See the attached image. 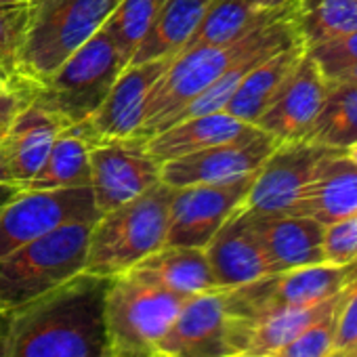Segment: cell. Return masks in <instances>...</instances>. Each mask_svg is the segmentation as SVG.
<instances>
[{
    "mask_svg": "<svg viewBox=\"0 0 357 357\" xmlns=\"http://www.w3.org/2000/svg\"><path fill=\"white\" fill-rule=\"evenodd\" d=\"M109 280L82 271L49 294L0 315V357H109Z\"/></svg>",
    "mask_w": 357,
    "mask_h": 357,
    "instance_id": "6da1fadb",
    "label": "cell"
},
{
    "mask_svg": "<svg viewBox=\"0 0 357 357\" xmlns=\"http://www.w3.org/2000/svg\"><path fill=\"white\" fill-rule=\"evenodd\" d=\"M294 7L296 3L280 15L257 26L236 43L202 47L176 55L149 91L143 122L135 137L147 141L160 130L168 128L196 97L213 86L242 57L265 49H282L301 40L294 22Z\"/></svg>",
    "mask_w": 357,
    "mask_h": 357,
    "instance_id": "7a4b0ae2",
    "label": "cell"
},
{
    "mask_svg": "<svg viewBox=\"0 0 357 357\" xmlns=\"http://www.w3.org/2000/svg\"><path fill=\"white\" fill-rule=\"evenodd\" d=\"M172 188L155 183L139 198L103 213L91 229L84 273L116 278L166 244Z\"/></svg>",
    "mask_w": 357,
    "mask_h": 357,
    "instance_id": "3957f363",
    "label": "cell"
},
{
    "mask_svg": "<svg viewBox=\"0 0 357 357\" xmlns=\"http://www.w3.org/2000/svg\"><path fill=\"white\" fill-rule=\"evenodd\" d=\"M93 223H70L0 259V315L49 294L84 271Z\"/></svg>",
    "mask_w": 357,
    "mask_h": 357,
    "instance_id": "277c9868",
    "label": "cell"
},
{
    "mask_svg": "<svg viewBox=\"0 0 357 357\" xmlns=\"http://www.w3.org/2000/svg\"><path fill=\"white\" fill-rule=\"evenodd\" d=\"M120 0H32L20 53L24 82H45L78 47L95 36Z\"/></svg>",
    "mask_w": 357,
    "mask_h": 357,
    "instance_id": "5b68a950",
    "label": "cell"
},
{
    "mask_svg": "<svg viewBox=\"0 0 357 357\" xmlns=\"http://www.w3.org/2000/svg\"><path fill=\"white\" fill-rule=\"evenodd\" d=\"M188 296L170 292L130 271L109 280L105 328L112 357H147L176 319Z\"/></svg>",
    "mask_w": 357,
    "mask_h": 357,
    "instance_id": "8992f818",
    "label": "cell"
},
{
    "mask_svg": "<svg viewBox=\"0 0 357 357\" xmlns=\"http://www.w3.org/2000/svg\"><path fill=\"white\" fill-rule=\"evenodd\" d=\"M126 66L101 28L45 82H28L30 99L59 114L70 124L89 120L101 107Z\"/></svg>",
    "mask_w": 357,
    "mask_h": 357,
    "instance_id": "52a82bcc",
    "label": "cell"
},
{
    "mask_svg": "<svg viewBox=\"0 0 357 357\" xmlns=\"http://www.w3.org/2000/svg\"><path fill=\"white\" fill-rule=\"evenodd\" d=\"M357 278V261L347 265L319 263L271 273L257 282L225 290L229 313L244 324L265 311L321 303L344 290Z\"/></svg>",
    "mask_w": 357,
    "mask_h": 357,
    "instance_id": "ba28073f",
    "label": "cell"
},
{
    "mask_svg": "<svg viewBox=\"0 0 357 357\" xmlns=\"http://www.w3.org/2000/svg\"><path fill=\"white\" fill-rule=\"evenodd\" d=\"M99 217L91 188L22 190L0 211V259L63 225Z\"/></svg>",
    "mask_w": 357,
    "mask_h": 357,
    "instance_id": "9c48e42d",
    "label": "cell"
},
{
    "mask_svg": "<svg viewBox=\"0 0 357 357\" xmlns=\"http://www.w3.org/2000/svg\"><path fill=\"white\" fill-rule=\"evenodd\" d=\"M255 174L227 183L172 188L166 246L204 248L223 223L242 206Z\"/></svg>",
    "mask_w": 357,
    "mask_h": 357,
    "instance_id": "30bf717a",
    "label": "cell"
},
{
    "mask_svg": "<svg viewBox=\"0 0 357 357\" xmlns=\"http://www.w3.org/2000/svg\"><path fill=\"white\" fill-rule=\"evenodd\" d=\"M278 145L280 141L275 137L257 126L234 141L164 162L160 181L170 188L236 181V178L255 174Z\"/></svg>",
    "mask_w": 357,
    "mask_h": 357,
    "instance_id": "8fae6325",
    "label": "cell"
},
{
    "mask_svg": "<svg viewBox=\"0 0 357 357\" xmlns=\"http://www.w3.org/2000/svg\"><path fill=\"white\" fill-rule=\"evenodd\" d=\"M162 164L145 149V141L109 139L91 151V192L99 215L126 204L155 183Z\"/></svg>",
    "mask_w": 357,
    "mask_h": 357,
    "instance_id": "7c38bea8",
    "label": "cell"
},
{
    "mask_svg": "<svg viewBox=\"0 0 357 357\" xmlns=\"http://www.w3.org/2000/svg\"><path fill=\"white\" fill-rule=\"evenodd\" d=\"M155 351L170 357H225L242 353L225 290L190 296Z\"/></svg>",
    "mask_w": 357,
    "mask_h": 357,
    "instance_id": "4fadbf2b",
    "label": "cell"
},
{
    "mask_svg": "<svg viewBox=\"0 0 357 357\" xmlns=\"http://www.w3.org/2000/svg\"><path fill=\"white\" fill-rule=\"evenodd\" d=\"M328 149L305 141L280 143L255 174L240 208L252 215H296L315 164Z\"/></svg>",
    "mask_w": 357,
    "mask_h": 357,
    "instance_id": "5bb4252c",
    "label": "cell"
},
{
    "mask_svg": "<svg viewBox=\"0 0 357 357\" xmlns=\"http://www.w3.org/2000/svg\"><path fill=\"white\" fill-rule=\"evenodd\" d=\"M328 93V80L305 51L298 66L280 86L269 107L259 118L257 126L280 143L301 141L305 130L319 114Z\"/></svg>",
    "mask_w": 357,
    "mask_h": 357,
    "instance_id": "9a60e30c",
    "label": "cell"
},
{
    "mask_svg": "<svg viewBox=\"0 0 357 357\" xmlns=\"http://www.w3.org/2000/svg\"><path fill=\"white\" fill-rule=\"evenodd\" d=\"M211 271L221 290L238 288L273 273V267L248 221L238 208L204 246Z\"/></svg>",
    "mask_w": 357,
    "mask_h": 357,
    "instance_id": "2e32d148",
    "label": "cell"
},
{
    "mask_svg": "<svg viewBox=\"0 0 357 357\" xmlns=\"http://www.w3.org/2000/svg\"><path fill=\"white\" fill-rule=\"evenodd\" d=\"M172 59L174 57H164L124 68L101 107L91 116V124L103 141L130 139L139 132L149 91L168 70Z\"/></svg>",
    "mask_w": 357,
    "mask_h": 357,
    "instance_id": "e0dca14e",
    "label": "cell"
},
{
    "mask_svg": "<svg viewBox=\"0 0 357 357\" xmlns=\"http://www.w3.org/2000/svg\"><path fill=\"white\" fill-rule=\"evenodd\" d=\"M70 122L66 118L32 99L20 109L5 137L0 139V153L11 170L15 185L24 188L30 178L36 176L57 135Z\"/></svg>",
    "mask_w": 357,
    "mask_h": 357,
    "instance_id": "ac0fdd59",
    "label": "cell"
},
{
    "mask_svg": "<svg viewBox=\"0 0 357 357\" xmlns=\"http://www.w3.org/2000/svg\"><path fill=\"white\" fill-rule=\"evenodd\" d=\"M246 215L273 273L326 263L324 225L315 219L305 215Z\"/></svg>",
    "mask_w": 357,
    "mask_h": 357,
    "instance_id": "d6986e66",
    "label": "cell"
},
{
    "mask_svg": "<svg viewBox=\"0 0 357 357\" xmlns=\"http://www.w3.org/2000/svg\"><path fill=\"white\" fill-rule=\"evenodd\" d=\"M296 215L332 225L357 215V166L344 149H328L315 164Z\"/></svg>",
    "mask_w": 357,
    "mask_h": 357,
    "instance_id": "ffe728a7",
    "label": "cell"
},
{
    "mask_svg": "<svg viewBox=\"0 0 357 357\" xmlns=\"http://www.w3.org/2000/svg\"><path fill=\"white\" fill-rule=\"evenodd\" d=\"M103 143L89 120L68 124L55 139L43 168L22 190L91 188V151Z\"/></svg>",
    "mask_w": 357,
    "mask_h": 357,
    "instance_id": "44dd1931",
    "label": "cell"
},
{
    "mask_svg": "<svg viewBox=\"0 0 357 357\" xmlns=\"http://www.w3.org/2000/svg\"><path fill=\"white\" fill-rule=\"evenodd\" d=\"M255 124L242 122L227 112H213L194 118L178 120L168 128L160 130L151 139L145 141V149L160 162H170L188 153H196L200 149L234 141L238 137L248 135Z\"/></svg>",
    "mask_w": 357,
    "mask_h": 357,
    "instance_id": "7402d4cb",
    "label": "cell"
},
{
    "mask_svg": "<svg viewBox=\"0 0 357 357\" xmlns=\"http://www.w3.org/2000/svg\"><path fill=\"white\" fill-rule=\"evenodd\" d=\"M130 273L188 298L202 292L221 290L215 282L204 248L164 244L139 261Z\"/></svg>",
    "mask_w": 357,
    "mask_h": 357,
    "instance_id": "603a6c76",
    "label": "cell"
},
{
    "mask_svg": "<svg viewBox=\"0 0 357 357\" xmlns=\"http://www.w3.org/2000/svg\"><path fill=\"white\" fill-rule=\"evenodd\" d=\"M305 51L307 49L303 40H296L280 49L278 53L269 55L267 59H263L259 66H255L246 74V78L242 80L234 97L227 101L223 112L236 116L242 122L257 126L259 118L269 107V103L273 101V97L278 95L286 78L292 74V70L298 66Z\"/></svg>",
    "mask_w": 357,
    "mask_h": 357,
    "instance_id": "cb8c5ba5",
    "label": "cell"
},
{
    "mask_svg": "<svg viewBox=\"0 0 357 357\" xmlns=\"http://www.w3.org/2000/svg\"><path fill=\"white\" fill-rule=\"evenodd\" d=\"M211 0H164L128 66L181 55Z\"/></svg>",
    "mask_w": 357,
    "mask_h": 357,
    "instance_id": "d4e9b609",
    "label": "cell"
},
{
    "mask_svg": "<svg viewBox=\"0 0 357 357\" xmlns=\"http://www.w3.org/2000/svg\"><path fill=\"white\" fill-rule=\"evenodd\" d=\"M292 5H288V7H292ZM288 7L275 9V11H263V9H257L255 5H250L248 0H211L196 32L192 34L190 43L185 45L183 53L202 49V47H219V45L236 43V40L244 38L257 26L280 15L282 11H286Z\"/></svg>",
    "mask_w": 357,
    "mask_h": 357,
    "instance_id": "484cf974",
    "label": "cell"
},
{
    "mask_svg": "<svg viewBox=\"0 0 357 357\" xmlns=\"http://www.w3.org/2000/svg\"><path fill=\"white\" fill-rule=\"evenodd\" d=\"M301 141L330 149L357 143V86L328 82L324 105Z\"/></svg>",
    "mask_w": 357,
    "mask_h": 357,
    "instance_id": "4316f807",
    "label": "cell"
},
{
    "mask_svg": "<svg viewBox=\"0 0 357 357\" xmlns=\"http://www.w3.org/2000/svg\"><path fill=\"white\" fill-rule=\"evenodd\" d=\"M294 22L305 49L357 30V0H296Z\"/></svg>",
    "mask_w": 357,
    "mask_h": 357,
    "instance_id": "83f0119b",
    "label": "cell"
},
{
    "mask_svg": "<svg viewBox=\"0 0 357 357\" xmlns=\"http://www.w3.org/2000/svg\"><path fill=\"white\" fill-rule=\"evenodd\" d=\"M162 5L164 0H120L103 24V32L126 63H130Z\"/></svg>",
    "mask_w": 357,
    "mask_h": 357,
    "instance_id": "f1b7e54d",
    "label": "cell"
},
{
    "mask_svg": "<svg viewBox=\"0 0 357 357\" xmlns=\"http://www.w3.org/2000/svg\"><path fill=\"white\" fill-rule=\"evenodd\" d=\"M30 3L0 5V82L7 86H22L20 53L30 24Z\"/></svg>",
    "mask_w": 357,
    "mask_h": 357,
    "instance_id": "f546056e",
    "label": "cell"
},
{
    "mask_svg": "<svg viewBox=\"0 0 357 357\" xmlns=\"http://www.w3.org/2000/svg\"><path fill=\"white\" fill-rule=\"evenodd\" d=\"M344 296V294H342ZM340 303L328 311L324 317L307 326L301 334H296L290 342L280 347L267 357H326L336 349V321H338Z\"/></svg>",
    "mask_w": 357,
    "mask_h": 357,
    "instance_id": "4dcf8cb0",
    "label": "cell"
},
{
    "mask_svg": "<svg viewBox=\"0 0 357 357\" xmlns=\"http://www.w3.org/2000/svg\"><path fill=\"white\" fill-rule=\"evenodd\" d=\"M307 53L317 63L326 80H330L344 68L357 63V30L309 47Z\"/></svg>",
    "mask_w": 357,
    "mask_h": 357,
    "instance_id": "1f68e13d",
    "label": "cell"
},
{
    "mask_svg": "<svg viewBox=\"0 0 357 357\" xmlns=\"http://www.w3.org/2000/svg\"><path fill=\"white\" fill-rule=\"evenodd\" d=\"M324 259L332 265L357 261V215L324 227Z\"/></svg>",
    "mask_w": 357,
    "mask_h": 357,
    "instance_id": "d6a6232c",
    "label": "cell"
},
{
    "mask_svg": "<svg viewBox=\"0 0 357 357\" xmlns=\"http://www.w3.org/2000/svg\"><path fill=\"white\" fill-rule=\"evenodd\" d=\"M357 344V278L344 288L336 321V349H353Z\"/></svg>",
    "mask_w": 357,
    "mask_h": 357,
    "instance_id": "836d02e7",
    "label": "cell"
},
{
    "mask_svg": "<svg viewBox=\"0 0 357 357\" xmlns=\"http://www.w3.org/2000/svg\"><path fill=\"white\" fill-rule=\"evenodd\" d=\"M30 101V89L28 82L22 86H9L0 93V139L5 137L7 128L11 126L13 118L20 114V109Z\"/></svg>",
    "mask_w": 357,
    "mask_h": 357,
    "instance_id": "e575fe53",
    "label": "cell"
},
{
    "mask_svg": "<svg viewBox=\"0 0 357 357\" xmlns=\"http://www.w3.org/2000/svg\"><path fill=\"white\" fill-rule=\"evenodd\" d=\"M328 82H338V84H353V86H357V63L344 68V70L338 72L334 78H330Z\"/></svg>",
    "mask_w": 357,
    "mask_h": 357,
    "instance_id": "d590c367",
    "label": "cell"
},
{
    "mask_svg": "<svg viewBox=\"0 0 357 357\" xmlns=\"http://www.w3.org/2000/svg\"><path fill=\"white\" fill-rule=\"evenodd\" d=\"M20 192H22V188L15 183H0V211H3Z\"/></svg>",
    "mask_w": 357,
    "mask_h": 357,
    "instance_id": "8d00e7d4",
    "label": "cell"
},
{
    "mask_svg": "<svg viewBox=\"0 0 357 357\" xmlns=\"http://www.w3.org/2000/svg\"><path fill=\"white\" fill-rule=\"evenodd\" d=\"M248 3L263 11H275V9H284V7L292 5L294 0H248Z\"/></svg>",
    "mask_w": 357,
    "mask_h": 357,
    "instance_id": "74e56055",
    "label": "cell"
},
{
    "mask_svg": "<svg viewBox=\"0 0 357 357\" xmlns=\"http://www.w3.org/2000/svg\"><path fill=\"white\" fill-rule=\"evenodd\" d=\"M0 183H13V176H11V170L3 158V153H0Z\"/></svg>",
    "mask_w": 357,
    "mask_h": 357,
    "instance_id": "f35d334b",
    "label": "cell"
},
{
    "mask_svg": "<svg viewBox=\"0 0 357 357\" xmlns=\"http://www.w3.org/2000/svg\"><path fill=\"white\" fill-rule=\"evenodd\" d=\"M326 357H355V355L351 353V349H334Z\"/></svg>",
    "mask_w": 357,
    "mask_h": 357,
    "instance_id": "ab89813d",
    "label": "cell"
},
{
    "mask_svg": "<svg viewBox=\"0 0 357 357\" xmlns=\"http://www.w3.org/2000/svg\"><path fill=\"white\" fill-rule=\"evenodd\" d=\"M344 153L351 158V162L357 166V143H353V145H349V147H344Z\"/></svg>",
    "mask_w": 357,
    "mask_h": 357,
    "instance_id": "60d3db41",
    "label": "cell"
},
{
    "mask_svg": "<svg viewBox=\"0 0 357 357\" xmlns=\"http://www.w3.org/2000/svg\"><path fill=\"white\" fill-rule=\"evenodd\" d=\"M17 3H30V0H0V5H17Z\"/></svg>",
    "mask_w": 357,
    "mask_h": 357,
    "instance_id": "b9f144b4",
    "label": "cell"
},
{
    "mask_svg": "<svg viewBox=\"0 0 357 357\" xmlns=\"http://www.w3.org/2000/svg\"><path fill=\"white\" fill-rule=\"evenodd\" d=\"M147 357H170V355H164V353H160V351H151Z\"/></svg>",
    "mask_w": 357,
    "mask_h": 357,
    "instance_id": "7bdbcfd3",
    "label": "cell"
},
{
    "mask_svg": "<svg viewBox=\"0 0 357 357\" xmlns=\"http://www.w3.org/2000/svg\"><path fill=\"white\" fill-rule=\"evenodd\" d=\"M225 357H250L248 353H231V355H225Z\"/></svg>",
    "mask_w": 357,
    "mask_h": 357,
    "instance_id": "ee69618b",
    "label": "cell"
},
{
    "mask_svg": "<svg viewBox=\"0 0 357 357\" xmlns=\"http://www.w3.org/2000/svg\"><path fill=\"white\" fill-rule=\"evenodd\" d=\"M7 89H9V86H7L5 82H0V93H3V91H7Z\"/></svg>",
    "mask_w": 357,
    "mask_h": 357,
    "instance_id": "f6af8a7d",
    "label": "cell"
},
{
    "mask_svg": "<svg viewBox=\"0 0 357 357\" xmlns=\"http://www.w3.org/2000/svg\"><path fill=\"white\" fill-rule=\"evenodd\" d=\"M351 353H353V355L357 357V347H353V349H351Z\"/></svg>",
    "mask_w": 357,
    "mask_h": 357,
    "instance_id": "bcb514c9",
    "label": "cell"
},
{
    "mask_svg": "<svg viewBox=\"0 0 357 357\" xmlns=\"http://www.w3.org/2000/svg\"><path fill=\"white\" fill-rule=\"evenodd\" d=\"M355 347H357V344H355Z\"/></svg>",
    "mask_w": 357,
    "mask_h": 357,
    "instance_id": "7dc6e473",
    "label": "cell"
},
{
    "mask_svg": "<svg viewBox=\"0 0 357 357\" xmlns=\"http://www.w3.org/2000/svg\"><path fill=\"white\" fill-rule=\"evenodd\" d=\"M109 357H112V355H109Z\"/></svg>",
    "mask_w": 357,
    "mask_h": 357,
    "instance_id": "c3c4849f",
    "label": "cell"
}]
</instances>
